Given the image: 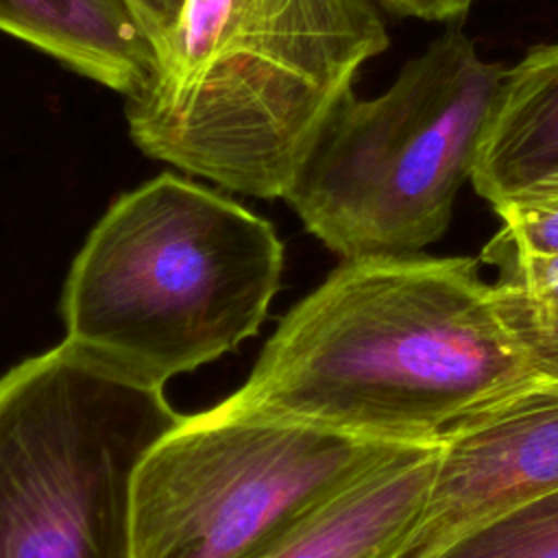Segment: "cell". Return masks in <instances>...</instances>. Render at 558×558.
Listing matches in <instances>:
<instances>
[{
  "label": "cell",
  "mask_w": 558,
  "mask_h": 558,
  "mask_svg": "<svg viewBox=\"0 0 558 558\" xmlns=\"http://www.w3.org/2000/svg\"><path fill=\"white\" fill-rule=\"evenodd\" d=\"M386 9L427 22H456L464 17L475 0H377Z\"/></svg>",
  "instance_id": "9a60e30c"
},
{
  "label": "cell",
  "mask_w": 558,
  "mask_h": 558,
  "mask_svg": "<svg viewBox=\"0 0 558 558\" xmlns=\"http://www.w3.org/2000/svg\"><path fill=\"white\" fill-rule=\"evenodd\" d=\"M386 48L371 0H183L126 98L129 135L229 192L283 198L360 68Z\"/></svg>",
  "instance_id": "7a4b0ae2"
},
{
  "label": "cell",
  "mask_w": 558,
  "mask_h": 558,
  "mask_svg": "<svg viewBox=\"0 0 558 558\" xmlns=\"http://www.w3.org/2000/svg\"><path fill=\"white\" fill-rule=\"evenodd\" d=\"M429 558H558V490L473 525Z\"/></svg>",
  "instance_id": "8fae6325"
},
{
  "label": "cell",
  "mask_w": 558,
  "mask_h": 558,
  "mask_svg": "<svg viewBox=\"0 0 558 558\" xmlns=\"http://www.w3.org/2000/svg\"><path fill=\"white\" fill-rule=\"evenodd\" d=\"M473 257L344 259L225 401L384 445L436 442L534 379Z\"/></svg>",
  "instance_id": "6da1fadb"
},
{
  "label": "cell",
  "mask_w": 558,
  "mask_h": 558,
  "mask_svg": "<svg viewBox=\"0 0 558 558\" xmlns=\"http://www.w3.org/2000/svg\"><path fill=\"white\" fill-rule=\"evenodd\" d=\"M501 76L451 22L384 94L342 98L283 201L342 259L429 246L471 181Z\"/></svg>",
  "instance_id": "277c9868"
},
{
  "label": "cell",
  "mask_w": 558,
  "mask_h": 558,
  "mask_svg": "<svg viewBox=\"0 0 558 558\" xmlns=\"http://www.w3.org/2000/svg\"><path fill=\"white\" fill-rule=\"evenodd\" d=\"M133 9L135 17L140 20L142 28L150 37L153 46L155 41L170 28V24L177 20V13L181 9L183 0H126Z\"/></svg>",
  "instance_id": "2e32d148"
},
{
  "label": "cell",
  "mask_w": 558,
  "mask_h": 558,
  "mask_svg": "<svg viewBox=\"0 0 558 558\" xmlns=\"http://www.w3.org/2000/svg\"><path fill=\"white\" fill-rule=\"evenodd\" d=\"M493 209L501 227L482 248V262L497 255H558V177L536 181Z\"/></svg>",
  "instance_id": "7c38bea8"
},
{
  "label": "cell",
  "mask_w": 558,
  "mask_h": 558,
  "mask_svg": "<svg viewBox=\"0 0 558 558\" xmlns=\"http://www.w3.org/2000/svg\"><path fill=\"white\" fill-rule=\"evenodd\" d=\"M181 414L163 386L61 342L0 377V558H133L140 460Z\"/></svg>",
  "instance_id": "5b68a950"
},
{
  "label": "cell",
  "mask_w": 558,
  "mask_h": 558,
  "mask_svg": "<svg viewBox=\"0 0 558 558\" xmlns=\"http://www.w3.org/2000/svg\"><path fill=\"white\" fill-rule=\"evenodd\" d=\"M403 558H429L473 525L558 490V377L536 375L453 423Z\"/></svg>",
  "instance_id": "52a82bcc"
},
{
  "label": "cell",
  "mask_w": 558,
  "mask_h": 558,
  "mask_svg": "<svg viewBox=\"0 0 558 558\" xmlns=\"http://www.w3.org/2000/svg\"><path fill=\"white\" fill-rule=\"evenodd\" d=\"M436 442L403 445L251 558H403L427 506Z\"/></svg>",
  "instance_id": "ba28073f"
},
{
  "label": "cell",
  "mask_w": 558,
  "mask_h": 558,
  "mask_svg": "<svg viewBox=\"0 0 558 558\" xmlns=\"http://www.w3.org/2000/svg\"><path fill=\"white\" fill-rule=\"evenodd\" d=\"M484 264L497 268V286L534 301H558V255H497Z\"/></svg>",
  "instance_id": "5bb4252c"
},
{
  "label": "cell",
  "mask_w": 558,
  "mask_h": 558,
  "mask_svg": "<svg viewBox=\"0 0 558 558\" xmlns=\"http://www.w3.org/2000/svg\"><path fill=\"white\" fill-rule=\"evenodd\" d=\"M558 177V41L504 70L471 183L490 205Z\"/></svg>",
  "instance_id": "30bf717a"
},
{
  "label": "cell",
  "mask_w": 558,
  "mask_h": 558,
  "mask_svg": "<svg viewBox=\"0 0 558 558\" xmlns=\"http://www.w3.org/2000/svg\"><path fill=\"white\" fill-rule=\"evenodd\" d=\"M281 270L268 220L163 172L118 196L89 231L65 279L63 342L163 386L255 336Z\"/></svg>",
  "instance_id": "3957f363"
},
{
  "label": "cell",
  "mask_w": 558,
  "mask_h": 558,
  "mask_svg": "<svg viewBox=\"0 0 558 558\" xmlns=\"http://www.w3.org/2000/svg\"><path fill=\"white\" fill-rule=\"evenodd\" d=\"M501 318L538 375L558 377V301H534L493 283Z\"/></svg>",
  "instance_id": "4fadbf2b"
},
{
  "label": "cell",
  "mask_w": 558,
  "mask_h": 558,
  "mask_svg": "<svg viewBox=\"0 0 558 558\" xmlns=\"http://www.w3.org/2000/svg\"><path fill=\"white\" fill-rule=\"evenodd\" d=\"M403 445L218 405L137 464L133 558H251Z\"/></svg>",
  "instance_id": "8992f818"
},
{
  "label": "cell",
  "mask_w": 558,
  "mask_h": 558,
  "mask_svg": "<svg viewBox=\"0 0 558 558\" xmlns=\"http://www.w3.org/2000/svg\"><path fill=\"white\" fill-rule=\"evenodd\" d=\"M0 31L124 98L144 87L155 61L126 0H0Z\"/></svg>",
  "instance_id": "9c48e42d"
}]
</instances>
